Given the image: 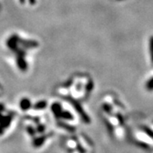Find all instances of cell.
<instances>
[{
    "label": "cell",
    "instance_id": "2",
    "mask_svg": "<svg viewBox=\"0 0 153 153\" xmlns=\"http://www.w3.org/2000/svg\"><path fill=\"white\" fill-rule=\"evenodd\" d=\"M146 88L149 91H152L153 90V76L152 78H150L146 82Z\"/></svg>",
    "mask_w": 153,
    "mask_h": 153
},
{
    "label": "cell",
    "instance_id": "1",
    "mask_svg": "<svg viewBox=\"0 0 153 153\" xmlns=\"http://www.w3.org/2000/svg\"><path fill=\"white\" fill-rule=\"evenodd\" d=\"M149 52H150L151 60L153 64V36H152L149 39Z\"/></svg>",
    "mask_w": 153,
    "mask_h": 153
}]
</instances>
